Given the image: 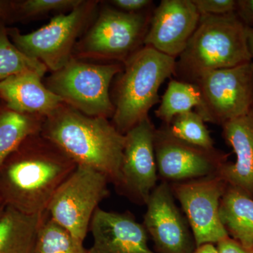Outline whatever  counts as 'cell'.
<instances>
[{
	"label": "cell",
	"mask_w": 253,
	"mask_h": 253,
	"mask_svg": "<svg viewBox=\"0 0 253 253\" xmlns=\"http://www.w3.org/2000/svg\"><path fill=\"white\" fill-rule=\"evenodd\" d=\"M77 165L41 133L27 138L0 167V199L24 214H44Z\"/></svg>",
	"instance_id": "cell-1"
},
{
	"label": "cell",
	"mask_w": 253,
	"mask_h": 253,
	"mask_svg": "<svg viewBox=\"0 0 253 253\" xmlns=\"http://www.w3.org/2000/svg\"><path fill=\"white\" fill-rule=\"evenodd\" d=\"M41 133L77 166L92 168L118 186L126 137L108 118L87 116L64 103L45 118Z\"/></svg>",
	"instance_id": "cell-2"
},
{
	"label": "cell",
	"mask_w": 253,
	"mask_h": 253,
	"mask_svg": "<svg viewBox=\"0 0 253 253\" xmlns=\"http://www.w3.org/2000/svg\"><path fill=\"white\" fill-rule=\"evenodd\" d=\"M247 27L235 12L201 15L185 49L176 59V80L193 83L205 73L234 67L252 61Z\"/></svg>",
	"instance_id": "cell-3"
},
{
	"label": "cell",
	"mask_w": 253,
	"mask_h": 253,
	"mask_svg": "<svg viewBox=\"0 0 253 253\" xmlns=\"http://www.w3.org/2000/svg\"><path fill=\"white\" fill-rule=\"evenodd\" d=\"M176 59L149 46H142L123 64L116 77L112 123L126 134L149 117L150 109L159 102L158 91L173 76Z\"/></svg>",
	"instance_id": "cell-4"
},
{
	"label": "cell",
	"mask_w": 253,
	"mask_h": 253,
	"mask_svg": "<svg viewBox=\"0 0 253 253\" xmlns=\"http://www.w3.org/2000/svg\"><path fill=\"white\" fill-rule=\"evenodd\" d=\"M123 68L121 63L96 64L73 56L63 67L51 73L44 84L84 114L109 119L115 111L110 86Z\"/></svg>",
	"instance_id": "cell-5"
},
{
	"label": "cell",
	"mask_w": 253,
	"mask_h": 253,
	"mask_svg": "<svg viewBox=\"0 0 253 253\" xmlns=\"http://www.w3.org/2000/svg\"><path fill=\"white\" fill-rule=\"evenodd\" d=\"M152 14L148 10L131 14L109 6L103 8L76 43L73 57L124 63L144 45Z\"/></svg>",
	"instance_id": "cell-6"
},
{
	"label": "cell",
	"mask_w": 253,
	"mask_h": 253,
	"mask_svg": "<svg viewBox=\"0 0 253 253\" xmlns=\"http://www.w3.org/2000/svg\"><path fill=\"white\" fill-rule=\"evenodd\" d=\"M99 1L83 0L67 14L55 16L48 24L28 34L10 32L14 44L23 54L42 63L51 72L73 58L78 38L97 14Z\"/></svg>",
	"instance_id": "cell-7"
},
{
	"label": "cell",
	"mask_w": 253,
	"mask_h": 253,
	"mask_svg": "<svg viewBox=\"0 0 253 253\" xmlns=\"http://www.w3.org/2000/svg\"><path fill=\"white\" fill-rule=\"evenodd\" d=\"M107 178L92 168L77 166L51 198L49 217L84 243L91 219L109 195Z\"/></svg>",
	"instance_id": "cell-8"
},
{
	"label": "cell",
	"mask_w": 253,
	"mask_h": 253,
	"mask_svg": "<svg viewBox=\"0 0 253 253\" xmlns=\"http://www.w3.org/2000/svg\"><path fill=\"white\" fill-rule=\"evenodd\" d=\"M201 94L196 108L205 123L222 126L253 106V61L205 73L194 83Z\"/></svg>",
	"instance_id": "cell-9"
},
{
	"label": "cell",
	"mask_w": 253,
	"mask_h": 253,
	"mask_svg": "<svg viewBox=\"0 0 253 253\" xmlns=\"http://www.w3.org/2000/svg\"><path fill=\"white\" fill-rule=\"evenodd\" d=\"M154 149L158 176L169 184L216 175L229 156L215 147L206 149L181 140L166 124L156 128Z\"/></svg>",
	"instance_id": "cell-10"
},
{
	"label": "cell",
	"mask_w": 253,
	"mask_h": 253,
	"mask_svg": "<svg viewBox=\"0 0 253 253\" xmlns=\"http://www.w3.org/2000/svg\"><path fill=\"white\" fill-rule=\"evenodd\" d=\"M170 186L185 214L196 247L217 244L229 237L219 218V205L228 186L220 176L172 183Z\"/></svg>",
	"instance_id": "cell-11"
},
{
	"label": "cell",
	"mask_w": 253,
	"mask_h": 253,
	"mask_svg": "<svg viewBox=\"0 0 253 253\" xmlns=\"http://www.w3.org/2000/svg\"><path fill=\"white\" fill-rule=\"evenodd\" d=\"M156 128L149 117L125 134L121 178L116 191L133 204L146 206L158 179L154 140Z\"/></svg>",
	"instance_id": "cell-12"
},
{
	"label": "cell",
	"mask_w": 253,
	"mask_h": 253,
	"mask_svg": "<svg viewBox=\"0 0 253 253\" xmlns=\"http://www.w3.org/2000/svg\"><path fill=\"white\" fill-rule=\"evenodd\" d=\"M144 225L156 253H193L196 242L186 218L176 204L170 184L161 181L151 193Z\"/></svg>",
	"instance_id": "cell-13"
},
{
	"label": "cell",
	"mask_w": 253,
	"mask_h": 253,
	"mask_svg": "<svg viewBox=\"0 0 253 253\" xmlns=\"http://www.w3.org/2000/svg\"><path fill=\"white\" fill-rule=\"evenodd\" d=\"M192 0H162L153 11L144 46L177 59L199 25Z\"/></svg>",
	"instance_id": "cell-14"
},
{
	"label": "cell",
	"mask_w": 253,
	"mask_h": 253,
	"mask_svg": "<svg viewBox=\"0 0 253 253\" xmlns=\"http://www.w3.org/2000/svg\"><path fill=\"white\" fill-rule=\"evenodd\" d=\"M89 231L93 243L88 253H156L150 249L149 235L129 211H107L97 208Z\"/></svg>",
	"instance_id": "cell-15"
},
{
	"label": "cell",
	"mask_w": 253,
	"mask_h": 253,
	"mask_svg": "<svg viewBox=\"0 0 253 253\" xmlns=\"http://www.w3.org/2000/svg\"><path fill=\"white\" fill-rule=\"evenodd\" d=\"M221 127L223 138L232 148L236 161L225 163L218 175L228 186L253 199V106L244 116Z\"/></svg>",
	"instance_id": "cell-16"
},
{
	"label": "cell",
	"mask_w": 253,
	"mask_h": 253,
	"mask_svg": "<svg viewBox=\"0 0 253 253\" xmlns=\"http://www.w3.org/2000/svg\"><path fill=\"white\" fill-rule=\"evenodd\" d=\"M42 77L33 71L10 76L0 81V97L8 109L46 118L65 102L46 87Z\"/></svg>",
	"instance_id": "cell-17"
},
{
	"label": "cell",
	"mask_w": 253,
	"mask_h": 253,
	"mask_svg": "<svg viewBox=\"0 0 253 253\" xmlns=\"http://www.w3.org/2000/svg\"><path fill=\"white\" fill-rule=\"evenodd\" d=\"M48 215L24 214L5 206L0 216V253H33L38 231Z\"/></svg>",
	"instance_id": "cell-18"
},
{
	"label": "cell",
	"mask_w": 253,
	"mask_h": 253,
	"mask_svg": "<svg viewBox=\"0 0 253 253\" xmlns=\"http://www.w3.org/2000/svg\"><path fill=\"white\" fill-rule=\"evenodd\" d=\"M219 214L229 237L253 251V199L227 186L221 199Z\"/></svg>",
	"instance_id": "cell-19"
},
{
	"label": "cell",
	"mask_w": 253,
	"mask_h": 253,
	"mask_svg": "<svg viewBox=\"0 0 253 253\" xmlns=\"http://www.w3.org/2000/svg\"><path fill=\"white\" fill-rule=\"evenodd\" d=\"M44 120L6 106L0 111V167L27 138L41 132Z\"/></svg>",
	"instance_id": "cell-20"
},
{
	"label": "cell",
	"mask_w": 253,
	"mask_h": 253,
	"mask_svg": "<svg viewBox=\"0 0 253 253\" xmlns=\"http://www.w3.org/2000/svg\"><path fill=\"white\" fill-rule=\"evenodd\" d=\"M200 103L201 94L196 84L171 80L155 115L163 124L169 125L176 116L196 109Z\"/></svg>",
	"instance_id": "cell-21"
},
{
	"label": "cell",
	"mask_w": 253,
	"mask_h": 253,
	"mask_svg": "<svg viewBox=\"0 0 253 253\" xmlns=\"http://www.w3.org/2000/svg\"><path fill=\"white\" fill-rule=\"evenodd\" d=\"M33 253H88V251L83 242L48 214L38 231Z\"/></svg>",
	"instance_id": "cell-22"
},
{
	"label": "cell",
	"mask_w": 253,
	"mask_h": 253,
	"mask_svg": "<svg viewBox=\"0 0 253 253\" xmlns=\"http://www.w3.org/2000/svg\"><path fill=\"white\" fill-rule=\"evenodd\" d=\"M47 68L38 60L32 59L11 42L7 32L0 26V81L18 74L33 71L44 76Z\"/></svg>",
	"instance_id": "cell-23"
},
{
	"label": "cell",
	"mask_w": 253,
	"mask_h": 253,
	"mask_svg": "<svg viewBox=\"0 0 253 253\" xmlns=\"http://www.w3.org/2000/svg\"><path fill=\"white\" fill-rule=\"evenodd\" d=\"M168 126L173 135L181 140L206 149L214 148V141L210 131L196 111L177 115Z\"/></svg>",
	"instance_id": "cell-24"
},
{
	"label": "cell",
	"mask_w": 253,
	"mask_h": 253,
	"mask_svg": "<svg viewBox=\"0 0 253 253\" xmlns=\"http://www.w3.org/2000/svg\"><path fill=\"white\" fill-rule=\"evenodd\" d=\"M83 0H26L19 5L25 16L34 17L53 11H70L76 8Z\"/></svg>",
	"instance_id": "cell-25"
},
{
	"label": "cell",
	"mask_w": 253,
	"mask_h": 253,
	"mask_svg": "<svg viewBox=\"0 0 253 253\" xmlns=\"http://www.w3.org/2000/svg\"><path fill=\"white\" fill-rule=\"evenodd\" d=\"M201 15L219 16L235 12L236 0H192Z\"/></svg>",
	"instance_id": "cell-26"
},
{
	"label": "cell",
	"mask_w": 253,
	"mask_h": 253,
	"mask_svg": "<svg viewBox=\"0 0 253 253\" xmlns=\"http://www.w3.org/2000/svg\"><path fill=\"white\" fill-rule=\"evenodd\" d=\"M109 2L115 9L131 14L147 11L153 4L151 0H112Z\"/></svg>",
	"instance_id": "cell-27"
},
{
	"label": "cell",
	"mask_w": 253,
	"mask_h": 253,
	"mask_svg": "<svg viewBox=\"0 0 253 253\" xmlns=\"http://www.w3.org/2000/svg\"><path fill=\"white\" fill-rule=\"evenodd\" d=\"M235 13L248 28H253V0H236Z\"/></svg>",
	"instance_id": "cell-28"
},
{
	"label": "cell",
	"mask_w": 253,
	"mask_h": 253,
	"mask_svg": "<svg viewBox=\"0 0 253 253\" xmlns=\"http://www.w3.org/2000/svg\"><path fill=\"white\" fill-rule=\"evenodd\" d=\"M217 247L219 253H253L229 236L218 243Z\"/></svg>",
	"instance_id": "cell-29"
},
{
	"label": "cell",
	"mask_w": 253,
	"mask_h": 253,
	"mask_svg": "<svg viewBox=\"0 0 253 253\" xmlns=\"http://www.w3.org/2000/svg\"><path fill=\"white\" fill-rule=\"evenodd\" d=\"M193 253H219L217 246L213 244H205L196 247Z\"/></svg>",
	"instance_id": "cell-30"
},
{
	"label": "cell",
	"mask_w": 253,
	"mask_h": 253,
	"mask_svg": "<svg viewBox=\"0 0 253 253\" xmlns=\"http://www.w3.org/2000/svg\"><path fill=\"white\" fill-rule=\"evenodd\" d=\"M247 43L250 54L253 59V28H247Z\"/></svg>",
	"instance_id": "cell-31"
},
{
	"label": "cell",
	"mask_w": 253,
	"mask_h": 253,
	"mask_svg": "<svg viewBox=\"0 0 253 253\" xmlns=\"http://www.w3.org/2000/svg\"><path fill=\"white\" fill-rule=\"evenodd\" d=\"M6 10V3L0 1V15L4 14Z\"/></svg>",
	"instance_id": "cell-32"
},
{
	"label": "cell",
	"mask_w": 253,
	"mask_h": 253,
	"mask_svg": "<svg viewBox=\"0 0 253 253\" xmlns=\"http://www.w3.org/2000/svg\"><path fill=\"white\" fill-rule=\"evenodd\" d=\"M5 208V206L4 203L2 202L1 199H0V211H2L3 209Z\"/></svg>",
	"instance_id": "cell-33"
},
{
	"label": "cell",
	"mask_w": 253,
	"mask_h": 253,
	"mask_svg": "<svg viewBox=\"0 0 253 253\" xmlns=\"http://www.w3.org/2000/svg\"><path fill=\"white\" fill-rule=\"evenodd\" d=\"M4 209L2 210V211H0V216H1V213H2L3 211H4Z\"/></svg>",
	"instance_id": "cell-34"
}]
</instances>
